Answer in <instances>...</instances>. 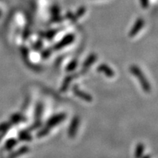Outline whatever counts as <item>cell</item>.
<instances>
[{"label": "cell", "mask_w": 158, "mask_h": 158, "mask_svg": "<svg viewBox=\"0 0 158 158\" xmlns=\"http://www.w3.org/2000/svg\"><path fill=\"white\" fill-rule=\"evenodd\" d=\"M43 111V106L42 103L39 102L37 103L36 108H35V120H40L41 116H42Z\"/></svg>", "instance_id": "obj_12"}, {"label": "cell", "mask_w": 158, "mask_h": 158, "mask_svg": "<svg viewBox=\"0 0 158 158\" xmlns=\"http://www.w3.org/2000/svg\"><path fill=\"white\" fill-rule=\"evenodd\" d=\"M85 12H86V8H85L84 7H80L78 10V11L76 12V15H74V19H75V21H77V19H79L80 17H81L82 15H84Z\"/></svg>", "instance_id": "obj_18"}, {"label": "cell", "mask_w": 158, "mask_h": 158, "mask_svg": "<svg viewBox=\"0 0 158 158\" xmlns=\"http://www.w3.org/2000/svg\"><path fill=\"white\" fill-rule=\"evenodd\" d=\"M74 40L75 35L73 34H72V33H69V34H67L65 35L59 42L54 45V48L55 50H61V49L64 48V47L72 44V43L74 42Z\"/></svg>", "instance_id": "obj_3"}, {"label": "cell", "mask_w": 158, "mask_h": 158, "mask_svg": "<svg viewBox=\"0 0 158 158\" xmlns=\"http://www.w3.org/2000/svg\"><path fill=\"white\" fill-rule=\"evenodd\" d=\"M29 150L30 149H29V148L27 146H23V147L19 148L16 151H15L14 152L11 153L9 155L8 158H17L20 157V156L24 155L29 152Z\"/></svg>", "instance_id": "obj_9"}, {"label": "cell", "mask_w": 158, "mask_h": 158, "mask_svg": "<svg viewBox=\"0 0 158 158\" xmlns=\"http://www.w3.org/2000/svg\"><path fill=\"white\" fill-rule=\"evenodd\" d=\"M57 32H58V30H57V29H51V30H48V31H45V32L41 33L42 35H40V36H42L43 37H44V38H45V39L51 40V39L54 38V37H55V35H56Z\"/></svg>", "instance_id": "obj_14"}, {"label": "cell", "mask_w": 158, "mask_h": 158, "mask_svg": "<svg viewBox=\"0 0 158 158\" xmlns=\"http://www.w3.org/2000/svg\"><path fill=\"white\" fill-rule=\"evenodd\" d=\"M144 23H145V22H144V20L143 19L140 18V19H137V21H136L135 23H134L133 27H132L131 30L130 31L129 36L130 37H135V35L141 30L142 28H143Z\"/></svg>", "instance_id": "obj_7"}, {"label": "cell", "mask_w": 158, "mask_h": 158, "mask_svg": "<svg viewBox=\"0 0 158 158\" xmlns=\"http://www.w3.org/2000/svg\"><path fill=\"white\" fill-rule=\"evenodd\" d=\"M97 70H98V72L103 73L106 77L110 78H114L115 76V73H114L113 69L110 68L107 64H104V63L99 65L97 68Z\"/></svg>", "instance_id": "obj_6"}, {"label": "cell", "mask_w": 158, "mask_h": 158, "mask_svg": "<svg viewBox=\"0 0 158 158\" xmlns=\"http://www.w3.org/2000/svg\"><path fill=\"white\" fill-rule=\"evenodd\" d=\"M73 92L75 95L78 97V98L81 99V100H83L85 102H91L93 100V98H92V97L89 94L81 90L77 85H75V86H73Z\"/></svg>", "instance_id": "obj_5"}, {"label": "cell", "mask_w": 158, "mask_h": 158, "mask_svg": "<svg viewBox=\"0 0 158 158\" xmlns=\"http://www.w3.org/2000/svg\"><path fill=\"white\" fill-rule=\"evenodd\" d=\"M75 76L76 75H73V74H71V75H69L64 79V81L62 83V86H61V92H66L67 89H68L69 86H70V83L72 82V81L73 80V78H75Z\"/></svg>", "instance_id": "obj_11"}, {"label": "cell", "mask_w": 158, "mask_h": 158, "mask_svg": "<svg viewBox=\"0 0 158 158\" xmlns=\"http://www.w3.org/2000/svg\"><path fill=\"white\" fill-rule=\"evenodd\" d=\"M19 138L20 141H21L31 142L32 141V136L27 130H21V131H20L19 133Z\"/></svg>", "instance_id": "obj_10"}, {"label": "cell", "mask_w": 158, "mask_h": 158, "mask_svg": "<svg viewBox=\"0 0 158 158\" xmlns=\"http://www.w3.org/2000/svg\"><path fill=\"white\" fill-rule=\"evenodd\" d=\"M143 152H144V145L142 143H138V145L136 146L135 151V158H141L142 156L143 155Z\"/></svg>", "instance_id": "obj_13"}, {"label": "cell", "mask_w": 158, "mask_h": 158, "mask_svg": "<svg viewBox=\"0 0 158 158\" xmlns=\"http://www.w3.org/2000/svg\"><path fill=\"white\" fill-rule=\"evenodd\" d=\"M30 33H29V29H27V30H26L23 31V39H27V37H29V35Z\"/></svg>", "instance_id": "obj_24"}, {"label": "cell", "mask_w": 158, "mask_h": 158, "mask_svg": "<svg viewBox=\"0 0 158 158\" xmlns=\"http://www.w3.org/2000/svg\"><path fill=\"white\" fill-rule=\"evenodd\" d=\"M50 130L51 129H49L48 127H47L46 126H45V127L42 128V129H40L38 132H37V137L39 138L45 137V136H46L49 133V132H50Z\"/></svg>", "instance_id": "obj_16"}, {"label": "cell", "mask_w": 158, "mask_h": 158, "mask_svg": "<svg viewBox=\"0 0 158 158\" xmlns=\"http://www.w3.org/2000/svg\"><path fill=\"white\" fill-rule=\"evenodd\" d=\"M17 144V141L15 138H11V139H9L7 141V143H5V148L7 150H10L13 149V147H15Z\"/></svg>", "instance_id": "obj_17"}, {"label": "cell", "mask_w": 158, "mask_h": 158, "mask_svg": "<svg viewBox=\"0 0 158 158\" xmlns=\"http://www.w3.org/2000/svg\"><path fill=\"white\" fill-rule=\"evenodd\" d=\"M12 119H13V122H15V124H19V122L25 121L26 120L25 118L23 117L21 115H20V114H15V115L13 116V118H12Z\"/></svg>", "instance_id": "obj_19"}, {"label": "cell", "mask_w": 158, "mask_h": 158, "mask_svg": "<svg viewBox=\"0 0 158 158\" xmlns=\"http://www.w3.org/2000/svg\"><path fill=\"white\" fill-rule=\"evenodd\" d=\"M41 125H42V122L40 120H35V122L31 124L29 129H30V130H35L40 127Z\"/></svg>", "instance_id": "obj_20"}, {"label": "cell", "mask_w": 158, "mask_h": 158, "mask_svg": "<svg viewBox=\"0 0 158 158\" xmlns=\"http://www.w3.org/2000/svg\"><path fill=\"white\" fill-rule=\"evenodd\" d=\"M77 66H78V61L76 59H73L68 64L66 67V71L68 73H71L76 70Z\"/></svg>", "instance_id": "obj_15"}, {"label": "cell", "mask_w": 158, "mask_h": 158, "mask_svg": "<svg viewBox=\"0 0 158 158\" xmlns=\"http://www.w3.org/2000/svg\"><path fill=\"white\" fill-rule=\"evenodd\" d=\"M130 71L138 79L144 92H147V93L151 92V85H150L148 79L146 78L145 75L143 74L142 70L139 68V67H138L135 64L131 65L130 68Z\"/></svg>", "instance_id": "obj_1"}, {"label": "cell", "mask_w": 158, "mask_h": 158, "mask_svg": "<svg viewBox=\"0 0 158 158\" xmlns=\"http://www.w3.org/2000/svg\"><path fill=\"white\" fill-rule=\"evenodd\" d=\"M97 59H98V56H97V54H94V53H92V54L89 55L87 58L85 59L84 64H83V67H82L83 70L84 71L87 70L88 69L96 62Z\"/></svg>", "instance_id": "obj_8"}, {"label": "cell", "mask_w": 158, "mask_h": 158, "mask_svg": "<svg viewBox=\"0 0 158 158\" xmlns=\"http://www.w3.org/2000/svg\"><path fill=\"white\" fill-rule=\"evenodd\" d=\"M51 54V49H45V50L43 51L42 52H41V56H42V58L43 59H48L49 56H50V55Z\"/></svg>", "instance_id": "obj_21"}, {"label": "cell", "mask_w": 158, "mask_h": 158, "mask_svg": "<svg viewBox=\"0 0 158 158\" xmlns=\"http://www.w3.org/2000/svg\"><path fill=\"white\" fill-rule=\"evenodd\" d=\"M140 2L141 4L142 7L144 9H147L149 6V0H140Z\"/></svg>", "instance_id": "obj_23"}, {"label": "cell", "mask_w": 158, "mask_h": 158, "mask_svg": "<svg viewBox=\"0 0 158 158\" xmlns=\"http://www.w3.org/2000/svg\"><path fill=\"white\" fill-rule=\"evenodd\" d=\"M79 124H80V118L78 116H75L71 120L70 125L68 130V135L70 138L76 137L77 132H78Z\"/></svg>", "instance_id": "obj_4"}, {"label": "cell", "mask_w": 158, "mask_h": 158, "mask_svg": "<svg viewBox=\"0 0 158 158\" xmlns=\"http://www.w3.org/2000/svg\"><path fill=\"white\" fill-rule=\"evenodd\" d=\"M66 114L64 113L55 114V115L52 116L51 118H48V121L46 122V124H45V126L48 127L49 129L56 127V125H58L61 122L64 121L65 118H66Z\"/></svg>", "instance_id": "obj_2"}, {"label": "cell", "mask_w": 158, "mask_h": 158, "mask_svg": "<svg viewBox=\"0 0 158 158\" xmlns=\"http://www.w3.org/2000/svg\"><path fill=\"white\" fill-rule=\"evenodd\" d=\"M43 47V42L41 40H37L36 43L33 45V49L36 51L40 50V48Z\"/></svg>", "instance_id": "obj_22"}, {"label": "cell", "mask_w": 158, "mask_h": 158, "mask_svg": "<svg viewBox=\"0 0 158 158\" xmlns=\"http://www.w3.org/2000/svg\"><path fill=\"white\" fill-rule=\"evenodd\" d=\"M141 158H151V157H150V155H145V156H142Z\"/></svg>", "instance_id": "obj_25"}]
</instances>
